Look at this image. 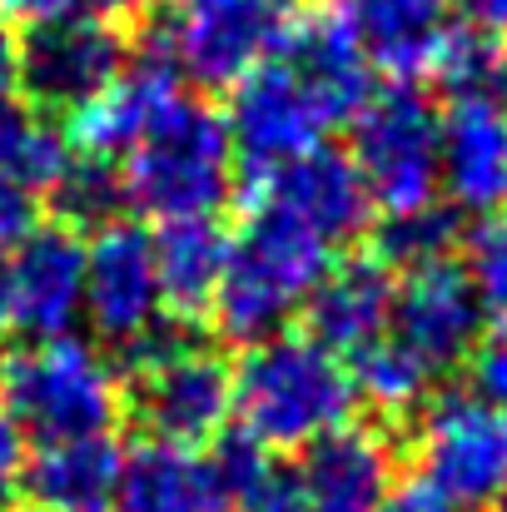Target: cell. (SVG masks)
<instances>
[{"instance_id":"6da1fadb","label":"cell","mask_w":507,"mask_h":512,"mask_svg":"<svg viewBox=\"0 0 507 512\" xmlns=\"http://www.w3.org/2000/svg\"><path fill=\"white\" fill-rule=\"evenodd\" d=\"M358 413L348 363L309 334L244 343L234 363V423L264 453H304Z\"/></svg>"},{"instance_id":"7a4b0ae2","label":"cell","mask_w":507,"mask_h":512,"mask_svg":"<svg viewBox=\"0 0 507 512\" xmlns=\"http://www.w3.org/2000/svg\"><path fill=\"white\" fill-rule=\"evenodd\" d=\"M329 264L334 249L314 229L269 204H244V224L229 234V259L209 299V324L229 343L274 339L299 319Z\"/></svg>"},{"instance_id":"3957f363","label":"cell","mask_w":507,"mask_h":512,"mask_svg":"<svg viewBox=\"0 0 507 512\" xmlns=\"http://www.w3.org/2000/svg\"><path fill=\"white\" fill-rule=\"evenodd\" d=\"M0 403L35 443H70L115 433L125 413V383L75 334L40 339L0 358Z\"/></svg>"},{"instance_id":"277c9868","label":"cell","mask_w":507,"mask_h":512,"mask_svg":"<svg viewBox=\"0 0 507 512\" xmlns=\"http://www.w3.org/2000/svg\"><path fill=\"white\" fill-rule=\"evenodd\" d=\"M125 199L150 219L219 214L234 189V140L214 105L179 95L125 155Z\"/></svg>"},{"instance_id":"5b68a950","label":"cell","mask_w":507,"mask_h":512,"mask_svg":"<svg viewBox=\"0 0 507 512\" xmlns=\"http://www.w3.org/2000/svg\"><path fill=\"white\" fill-rule=\"evenodd\" d=\"M125 413L155 443L209 448L234 418V363L204 343H189L179 324L155 329L130 353Z\"/></svg>"},{"instance_id":"8992f818","label":"cell","mask_w":507,"mask_h":512,"mask_svg":"<svg viewBox=\"0 0 507 512\" xmlns=\"http://www.w3.org/2000/svg\"><path fill=\"white\" fill-rule=\"evenodd\" d=\"M353 170L363 179L373 209L413 214L438 204V140H443V110L418 80H388L368 95V105L353 115Z\"/></svg>"},{"instance_id":"52a82bcc","label":"cell","mask_w":507,"mask_h":512,"mask_svg":"<svg viewBox=\"0 0 507 512\" xmlns=\"http://www.w3.org/2000/svg\"><path fill=\"white\" fill-rule=\"evenodd\" d=\"M413 473L458 512H483L507 493V413L478 393H433L413 413Z\"/></svg>"},{"instance_id":"ba28073f","label":"cell","mask_w":507,"mask_h":512,"mask_svg":"<svg viewBox=\"0 0 507 512\" xmlns=\"http://www.w3.org/2000/svg\"><path fill=\"white\" fill-rule=\"evenodd\" d=\"M224 125L234 140V160H244L249 174L304 160L324 150L329 135L338 130L334 110L284 55H264L249 75L229 85Z\"/></svg>"},{"instance_id":"9c48e42d","label":"cell","mask_w":507,"mask_h":512,"mask_svg":"<svg viewBox=\"0 0 507 512\" xmlns=\"http://www.w3.org/2000/svg\"><path fill=\"white\" fill-rule=\"evenodd\" d=\"M299 0H169L165 55L204 90H229L274 55Z\"/></svg>"},{"instance_id":"30bf717a","label":"cell","mask_w":507,"mask_h":512,"mask_svg":"<svg viewBox=\"0 0 507 512\" xmlns=\"http://www.w3.org/2000/svg\"><path fill=\"white\" fill-rule=\"evenodd\" d=\"M125 65H130V45L120 25L55 20V25H30V35L20 40L15 85L25 90L30 110L70 120L100 90H110Z\"/></svg>"},{"instance_id":"8fae6325","label":"cell","mask_w":507,"mask_h":512,"mask_svg":"<svg viewBox=\"0 0 507 512\" xmlns=\"http://www.w3.org/2000/svg\"><path fill=\"white\" fill-rule=\"evenodd\" d=\"M483 319L488 314L478 304L468 269L453 259H433V264L398 274L388 339L438 383L443 373L473 358V348L483 339Z\"/></svg>"},{"instance_id":"7c38bea8","label":"cell","mask_w":507,"mask_h":512,"mask_svg":"<svg viewBox=\"0 0 507 512\" xmlns=\"http://www.w3.org/2000/svg\"><path fill=\"white\" fill-rule=\"evenodd\" d=\"M85 319L115 348H135L165 329V299L155 274L150 229L135 219H115L95 229L85 244Z\"/></svg>"},{"instance_id":"4fadbf2b","label":"cell","mask_w":507,"mask_h":512,"mask_svg":"<svg viewBox=\"0 0 507 512\" xmlns=\"http://www.w3.org/2000/svg\"><path fill=\"white\" fill-rule=\"evenodd\" d=\"M10 324L30 343L65 339L85 319V239L70 224H35L5 259Z\"/></svg>"},{"instance_id":"5bb4252c","label":"cell","mask_w":507,"mask_h":512,"mask_svg":"<svg viewBox=\"0 0 507 512\" xmlns=\"http://www.w3.org/2000/svg\"><path fill=\"white\" fill-rule=\"evenodd\" d=\"M244 204H269V209L299 219L329 249L353 244L373 224V199H368L363 179L353 170V160L329 150V145L314 150V155H304V160H289V165H274V170H264V174H249V199Z\"/></svg>"},{"instance_id":"9a60e30c","label":"cell","mask_w":507,"mask_h":512,"mask_svg":"<svg viewBox=\"0 0 507 512\" xmlns=\"http://www.w3.org/2000/svg\"><path fill=\"white\" fill-rule=\"evenodd\" d=\"M438 194L458 214H507V105L498 95H458L443 115Z\"/></svg>"},{"instance_id":"2e32d148","label":"cell","mask_w":507,"mask_h":512,"mask_svg":"<svg viewBox=\"0 0 507 512\" xmlns=\"http://www.w3.org/2000/svg\"><path fill=\"white\" fill-rule=\"evenodd\" d=\"M184 95L179 70L165 55V45H145L140 55H130V65L115 75L110 90H100L85 110L70 115V150L75 155H95V160H120L130 155L150 125L165 115L169 105Z\"/></svg>"},{"instance_id":"e0dca14e","label":"cell","mask_w":507,"mask_h":512,"mask_svg":"<svg viewBox=\"0 0 507 512\" xmlns=\"http://www.w3.org/2000/svg\"><path fill=\"white\" fill-rule=\"evenodd\" d=\"M393 294H398V274L378 254L338 259V264L324 269V279L314 284V294L299 309L304 334L319 339L329 353H338L348 363L353 353H363L368 343H378L388 334Z\"/></svg>"},{"instance_id":"ac0fdd59","label":"cell","mask_w":507,"mask_h":512,"mask_svg":"<svg viewBox=\"0 0 507 512\" xmlns=\"http://www.w3.org/2000/svg\"><path fill=\"white\" fill-rule=\"evenodd\" d=\"M294 488L304 512H378L393 488V448L373 428H334L299 453Z\"/></svg>"},{"instance_id":"d6986e66","label":"cell","mask_w":507,"mask_h":512,"mask_svg":"<svg viewBox=\"0 0 507 512\" xmlns=\"http://www.w3.org/2000/svg\"><path fill=\"white\" fill-rule=\"evenodd\" d=\"M110 512H229L209 448H179L145 438L120 463Z\"/></svg>"},{"instance_id":"ffe728a7","label":"cell","mask_w":507,"mask_h":512,"mask_svg":"<svg viewBox=\"0 0 507 512\" xmlns=\"http://www.w3.org/2000/svg\"><path fill=\"white\" fill-rule=\"evenodd\" d=\"M120 463L125 453L110 433L40 443V453L25 458L20 493L30 512H110L120 488Z\"/></svg>"},{"instance_id":"44dd1931","label":"cell","mask_w":507,"mask_h":512,"mask_svg":"<svg viewBox=\"0 0 507 512\" xmlns=\"http://www.w3.org/2000/svg\"><path fill=\"white\" fill-rule=\"evenodd\" d=\"M155 274H160V299L174 324H199L209 319V299L219 289L224 259H229V234L219 229L214 214L199 219H165L155 234Z\"/></svg>"},{"instance_id":"7402d4cb","label":"cell","mask_w":507,"mask_h":512,"mask_svg":"<svg viewBox=\"0 0 507 512\" xmlns=\"http://www.w3.org/2000/svg\"><path fill=\"white\" fill-rule=\"evenodd\" d=\"M65 160H70V140L55 125H45L40 110L0 100V179L5 184L40 199L60 179Z\"/></svg>"},{"instance_id":"603a6c76","label":"cell","mask_w":507,"mask_h":512,"mask_svg":"<svg viewBox=\"0 0 507 512\" xmlns=\"http://www.w3.org/2000/svg\"><path fill=\"white\" fill-rule=\"evenodd\" d=\"M50 209H55V224H70V229H105L115 219H130V199H125V174L115 170V160H95V155H75L65 160L60 179L50 184Z\"/></svg>"},{"instance_id":"cb8c5ba5","label":"cell","mask_w":507,"mask_h":512,"mask_svg":"<svg viewBox=\"0 0 507 512\" xmlns=\"http://www.w3.org/2000/svg\"><path fill=\"white\" fill-rule=\"evenodd\" d=\"M348 373H353V388H358V403H368L378 418H413L428 398H433V378L398 348V343L383 339L368 343L363 353L348 358Z\"/></svg>"},{"instance_id":"d4e9b609","label":"cell","mask_w":507,"mask_h":512,"mask_svg":"<svg viewBox=\"0 0 507 512\" xmlns=\"http://www.w3.org/2000/svg\"><path fill=\"white\" fill-rule=\"evenodd\" d=\"M498 65H503V40L498 35H488L468 20H448V30L433 45V60H428L423 80L453 90V100L458 95H493Z\"/></svg>"},{"instance_id":"484cf974","label":"cell","mask_w":507,"mask_h":512,"mask_svg":"<svg viewBox=\"0 0 507 512\" xmlns=\"http://www.w3.org/2000/svg\"><path fill=\"white\" fill-rule=\"evenodd\" d=\"M458 209H448L443 199L428 204V209H413V214H393L383 229H378V259L403 274V269H418V264H433V259H453V244H458Z\"/></svg>"},{"instance_id":"4316f807","label":"cell","mask_w":507,"mask_h":512,"mask_svg":"<svg viewBox=\"0 0 507 512\" xmlns=\"http://www.w3.org/2000/svg\"><path fill=\"white\" fill-rule=\"evenodd\" d=\"M463 269H468V279L478 289L483 314L507 324V214L483 219L468 234V264Z\"/></svg>"},{"instance_id":"83f0119b","label":"cell","mask_w":507,"mask_h":512,"mask_svg":"<svg viewBox=\"0 0 507 512\" xmlns=\"http://www.w3.org/2000/svg\"><path fill=\"white\" fill-rule=\"evenodd\" d=\"M150 0H0L5 20L30 25H55V20H105V25H125L140 20Z\"/></svg>"},{"instance_id":"f1b7e54d","label":"cell","mask_w":507,"mask_h":512,"mask_svg":"<svg viewBox=\"0 0 507 512\" xmlns=\"http://www.w3.org/2000/svg\"><path fill=\"white\" fill-rule=\"evenodd\" d=\"M468 368H473V393H478L483 403H493L498 413H507V324L498 334L478 339Z\"/></svg>"},{"instance_id":"f546056e","label":"cell","mask_w":507,"mask_h":512,"mask_svg":"<svg viewBox=\"0 0 507 512\" xmlns=\"http://www.w3.org/2000/svg\"><path fill=\"white\" fill-rule=\"evenodd\" d=\"M40 224V199L0 179V249H15Z\"/></svg>"},{"instance_id":"4dcf8cb0","label":"cell","mask_w":507,"mask_h":512,"mask_svg":"<svg viewBox=\"0 0 507 512\" xmlns=\"http://www.w3.org/2000/svg\"><path fill=\"white\" fill-rule=\"evenodd\" d=\"M25 433L20 423L10 418V408L0 403V503L20 493V473H25Z\"/></svg>"},{"instance_id":"1f68e13d","label":"cell","mask_w":507,"mask_h":512,"mask_svg":"<svg viewBox=\"0 0 507 512\" xmlns=\"http://www.w3.org/2000/svg\"><path fill=\"white\" fill-rule=\"evenodd\" d=\"M378 512H458V508L438 488H428L418 473H408V478H393V488H388Z\"/></svg>"},{"instance_id":"d6a6232c","label":"cell","mask_w":507,"mask_h":512,"mask_svg":"<svg viewBox=\"0 0 507 512\" xmlns=\"http://www.w3.org/2000/svg\"><path fill=\"white\" fill-rule=\"evenodd\" d=\"M458 10H463L468 25H478V30L507 40V0H458Z\"/></svg>"},{"instance_id":"836d02e7","label":"cell","mask_w":507,"mask_h":512,"mask_svg":"<svg viewBox=\"0 0 507 512\" xmlns=\"http://www.w3.org/2000/svg\"><path fill=\"white\" fill-rule=\"evenodd\" d=\"M15 65H20V40L10 35V20L0 15V100H10L15 90Z\"/></svg>"},{"instance_id":"e575fe53","label":"cell","mask_w":507,"mask_h":512,"mask_svg":"<svg viewBox=\"0 0 507 512\" xmlns=\"http://www.w3.org/2000/svg\"><path fill=\"white\" fill-rule=\"evenodd\" d=\"M10 289H5V254H0V348H5V339H10Z\"/></svg>"},{"instance_id":"d590c367","label":"cell","mask_w":507,"mask_h":512,"mask_svg":"<svg viewBox=\"0 0 507 512\" xmlns=\"http://www.w3.org/2000/svg\"><path fill=\"white\" fill-rule=\"evenodd\" d=\"M498 85L507 90V40H503V65H498Z\"/></svg>"},{"instance_id":"8d00e7d4","label":"cell","mask_w":507,"mask_h":512,"mask_svg":"<svg viewBox=\"0 0 507 512\" xmlns=\"http://www.w3.org/2000/svg\"><path fill=\"white\" fill-rule=\"evenodd\" d=\"M488 512H507V493H503V498H498V503H493V508H488Z\"/></svg>"}]
</instances>
